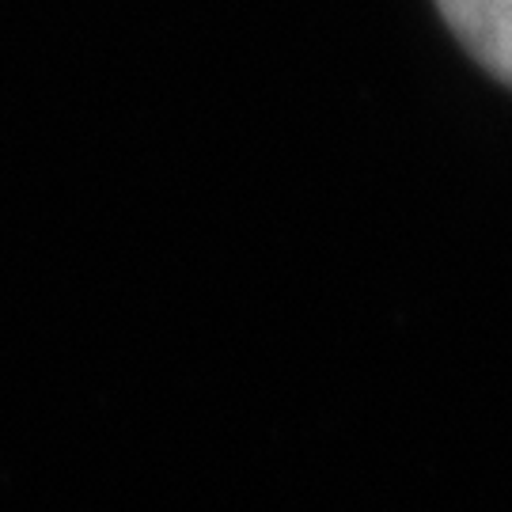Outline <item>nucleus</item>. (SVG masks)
<instances>
[{
	"label": "nucleus",
	"instance_id": "f257e3e1",
	"mask_svg": "<svg viewBox=\"0 0 512 512\" xmlns=\"http://www.w3.org/2000/svg\"><path fill=\"white\" fill-rule=\"evenodd\" d=\"M437 8L478 65L512 88V0H437Z\"/></svg>",
	"mask_w": 512,
	"mask_h": 512
}]
</instances>
